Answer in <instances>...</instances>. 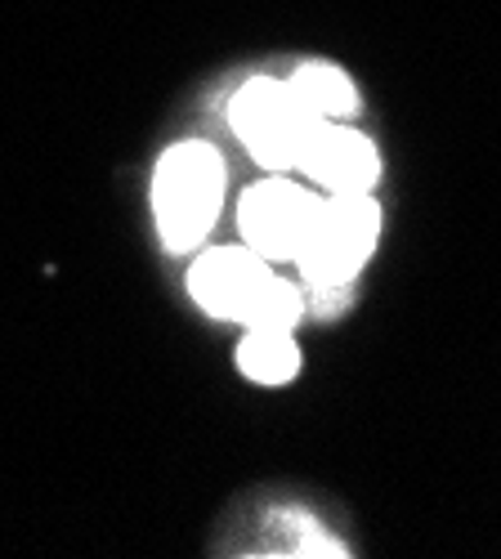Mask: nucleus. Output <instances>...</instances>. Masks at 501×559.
<instances>
[{
    "label": "nucleus",
    "mask_w": 501,
    "mask_h": 559,
    "mask_svg": "<svg viewBox=\"0 0 501 559\" xmlns=\"http://www.w3.org/2000/svg\"><path fill=\"white\" fill-rule=\"evenodd\" d=\"M224 206V162L211 144L189 139V144L166 148L153 170V215L162 228V242L170 251H193L215 228Z\"/></svg>",
    "instance_id": "nucleus-1"
},
{
    "label": "nucleus",
    "mask_w": 501,
    "mask_h": 559,
    "mask_svg": "<svg viewBox=\"0 0 501 559\" xmlns=\"http://www.w3.org/2000/svg\"><path fill=\"white\" fill-rule=\"evenodd\" d=\"M377 238H381L377 198L372 193H332L318 206L291 264H300L309 287L341 292L358 277V269L372 260Z\"/></svg>",
    "instance_id": "nucleus-2"
},
{
    "label": "nucleus",
    "mask_w": 501,
    "mask_h": 559,
    "mask_svg": "<svg viewBox=\"0 0 501 559\" xmlns=\"http://www.w3.org/2000/svg\"><path fill=\"white\" fill-rule=\"evenodd\" d=\"M323 126L327 121L296 95L291 81L255 76L238 90V99H234V130L247 144V153L269 170L300 166Z\"/></svg>",
    "instance_id": "nucleus-3"
},
{
    "label": "nucleus",
    "mask_w": 501,
    "mask_h": 559,
    "mask_svg": "<svg viewBox=\"0 0 501 559\" xmlns=\"http://www.w3.org/2000/svg\"><path fill=\"white\" fill-rule=\"evenodd\" d=\"M318 206H323V198L309 193L305 183L264 179V183H251V189L242 193L238 228H242V238L255 255H264L269 264H283V260H296Z\"/></svg>",
    "instance_id": "nucleus-4"
},
{
    "label": "nucleus",
    "mask_w": 501,
    "mask_h": 559,
    "mask_svg": "<svg viewBox=\"0 0 501 559\" xmlns=\"http://www.w3.org/2000/svg\"><path fill=\"white\" fill-rule=\"evenodd\" d=\"M269 277H273V264L251 247H215L198 255V264L189 269V292L206 313L247 322L260 292L269 287Z\"/></svg>",
    "instance_id": "nucleus-5"
},
{
    "label": "nucleus",
    "mask_w": 501,
    "mask_h": 559,
    "mask_svg": "<svg viewBox=\"0 0 501 559\" xmlns=\"http://www.w3.org/2000/svg\"><path fill=\"white\" fill-rule=\"evenodd\" d=\"M300 170L323 183L327 193H372V183L381 179V157L368 134H358L341 121H327L318 130L313 148L305 153Z\"/></svg>",
    "instance_id": "nucleus-6"
},
{
    "label": "nucleus",
    "mask_w": 501,
    "mask_h": 559,
    "mask_svg": "<svg viewBox=\"0 0 501 559\" xmlns=\"http://www.w3.org/2000/svg\"><path fill=\"white\" fill-rule=\"evenodd\" d=\"M238 367H242V377L255 381V385H287L300 371V349H296L291 332L247 328V336L238 345Z\"/></svg>",
    "instance_id": "nucleus-7"
},
{
    "label": "nucleus",
    "mask_w": 501,
    "mask_h": 559,
    "mask_svg": "<svg viewBox=\"0 0 501 559\" xmlns=\"http://www.w3.org/2000/svg\"><path fill=\"white\" fill-rule=\"evenodd\" d=\"M291 90L323 117V121H345L358 112V85L336 68V63H305L291 72Z\"/></svg>",
    "instance_id": "nucleus-8"
},
{
    "label": "nucleus",
    "mask_w": 501,
    "mask_h": 559,
    "mask_svg": "<svg viewBox=\"0 0 501 559\" xmlns=\"http://www.w3.org/2000/svg\"><path fill=\"white\" fill-rule=\"evenodd\" d=\"M300 313H305V296H300V287H291L287 277L273 273V277H269V287H264L260 300H255V309L247 313V328L291 332L296 322H300Z\"/></svg>",
    "instance_id": "nucleus-9"
}]
</instances>
